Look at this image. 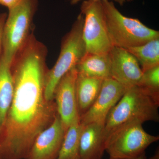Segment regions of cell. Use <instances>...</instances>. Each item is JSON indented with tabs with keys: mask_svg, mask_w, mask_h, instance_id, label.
I'll return each mask as SVG.
<instances>
[{
	"mask_svg": "<svg viewBox=\"0 0 159 159\" xmlns=\"http://www.w3.org/2000/svg\"><path fill=\"white\" fill-rule=\"evenodd\" d=\"M78 74L87 77L104 80L111 77L109 53H86L76 66Z\"/></svg>",
	"mask_w": 159,
	"mask_h": 159,
	"instance_id": "cell-14",
	"label": "cell"
},
{
	"mask_svg": "<svg viewBox=\"0 0 159 159\" xmlns=\"http://www.w3.org/2000/svg\"><path fill=\"white\" fill-rule=\"evenodd\" d=\"M77 76V71L75 66L60 80L54 92V99L57 113L66 132L71 123L80 117L76 93Z\"/></svg>",
	"mask_w": 159,
	"mask_h": 159,
	"instance_id": "cell-9",
	"label": "cell"
},
{
	"mask_svg": "<svg viewBox=\"0 0 159 159\" xmlns=\"http://www.w3.org/2000/svg\"><path fill=\"white\" fill-rule=\"evenodd\" d=\"M134 159H147L146 155H145V153H143V154L142 155Z\"/></svg>",
	"mask_w": 159,
	"mask_h": 159,
	"instance_id": "cell-23",
	"label": "cell"
},
{
	"mask_svg": "<svg viewBox=\"0 0 159 159\" xmlns=\"http://www.w3.org/2000/svg\"><path fill=\"white\" fill-rule=\"evenodd\" d=\"M20 1V0H0V5L9 9L17 5Z\"/></svg>",
	"mask_w": 159,
	"mask_h": 159,
	"instance_id": "cell-20",
	"label": "cell"
},
{
	"mask_svg": "<svg viewBox=\"0 0 159 159\" xmlns=\"http://www.w3.org/2000/svg\"><path fill=\"white\" fill-rule=\"evenodd\" d=\"M11 65L0 56V133L4 125L6 115L11 105L14 84L11 70Z\"/></svg>",
	"mask_w": 159,
	"mask_h": 159,
	"instance_id": "cell-15",
	"label": "cell"
},
{
	"mask_svg": "<svg viewBox=\"0 0 159 159\" xmlns=\"http://www.w3.org/2000/svg\"><path fill=\"white\" fill-rule=\"evenodd\" d=\"M37 5V0H20L9 9L3 28L2 54L5 60L11 65L31 36Z\"/></svg>",
	"mask_w": 159,
	"mask_h": 159,
	"instance_id": "cell-4",
	"label": "cell"
},
{
	"mask_svg": "<svg viewBox=\"0 0 159 159\" xmlns=\"http://www.w3.org/2000/svg\"><path fill=\"white\" fill-rule=\"evenodd\" d=\"M69 1H70V3L71 5H76V4H77V3L79 2L80 1H82V0H69ZM98 1H102V0H98ZM113 1L118 3V4H119L120 6H122L125 3L132 2L134 0H113Z\"/></svg>",
	"mask_w": 159,
	"mask_h": 159,
	"instance_id": "cell-21",
	"label": "cell"
},
{
	"mask_svg": "<svg viewBox=\"0 0 159 159\" xmlns=\"http://www.w3.org/2000/svg\"><path fill=\"white\" fill-rule=\"evenodd\" d=\"M148 159H159V148L157 149L153 155Z\"/></svg>",
	"mask_w": 159,
	"mask_h": 159,
	"instance_id": "cell-22",
	"label": "cell"
},
{
	"mask_svg": "<svg viewBox=\"0 0 159 159\" xmlns=\"http://www.w3.org/2000/svg\"><path fill=\"white\" fill-rule=\"evenodd\" d=\"M142 122L133 121L122 124L107 138L105 150L110 159H134L143 153L152 144L157 142L159 136L145 131Z\"/></svg>",
	"mask_w": 159,
	"mask_h": 159,
	"instance_id": "cell-6",
	"label": "cell"
},
{
	"mask_svg": "<svg viewBox=\"0 0 159 159\" xmlns=\"http://www.w3.org/2000/svg\"><path fill=\"white\" fill-rule=\"evenodd\" d=\"M107 28L113 47L128 49L159 38V32L145 26L136 18L119 11L112 1L102 0Z\"/></svg>",
	"mask_w": 159,
	"mask_h": 159,
	"instance_id": "cell-3",
	"label": "cell"
},
{
	"mask_svg": "<svg viewBox=\"0 0 159 159\" xmlns=\"http://www.w3.org/2000/svg\"><path fill=\"white\" fill-rule=\"evenodd\" d=\"M66 131L58 114L54 121L37 136L25 159H56Z\"/></svg>",
	"mask_w": 159,
	"mask_h": 159,
	"instance_id": "cell-10",
	"label": "cell"
},
{
	"mask_svg": "<svg viewBox=\"0 0 159 159\" xmlns=\"http://www.w3.org/2000/svg\"><path fill=\"white\" fill-rule=\"evenodd\" d=\"M104 123L83 125L80 139L81 159H101L105 150Z\"/></svg>",
	"mask_w": 159,
	"mask_h": 159,
	"instance_id": "cell-12",
	"label": "cell"
},
{
	"mask_svg": "<svg viewBox=\"0 0 159 159\" xmlns=\"http://www.w3.org/2000/svg\"><path fill=\"white\" fill-rule=\"evenodd\" d=\"M126 89L111 77L102 81L98 97L88 110L80 116L81 125L105 123L110 112L125 93Z\"/></svg>",
	"mask_w": 159,
	"mask_h": 159,
	"instance_id": "cell-8",
	"label": "cell"
},
{
	"mask_svg": "<svg viewBox=\"0 0 159 159\" xmlns=\"http://www.w3.org/2000/svg\"><path fill=\"white\" fill-rule=\"evenodd\" d=\"M159 104L138 85L127 89L106 120L104 131L106 140L115 129L127 122H159Z\"/></svg>",
	"mask_w": 159,
	"mask_h": 159,
	"instance_id": "cell-2",
	"label": "cell"
},
{
	"mask_svg": "<svg viewBox=\"0 0 159 159\" xmlns=\"http://www.w3.org/2000/svg\"><path fill=\"white\" fill-rule=\"evenodd\" d=\"M138 86L159 104V66L143 72Z\"/></svg>",
	"mask_w": 159,
	"mask_h": 159,
	"instance_id": "cell-18",
	"label": "cell"
},
{
	"mask_svg": "<svg viewBox=\"0 0 159 159\" xmlns=\"http://www.w3.org/2000/svg\"><path fill=\"white\" fill-rule=\"evenodd\" d=\"M111 77L125 88L138 85L143 74L138 60L126 49L113 47L109 52Z\"/></svg>",
	"mask_w": 159,
	"mask_h": 159,
	"instance_id": "cell-11",
	"label": "cell"
},
{
	"mask_svg": "<svg viewBox=\"0 0 159 159\" xmlns=\"http://www.w3.org/2000/svg\"><path fill=\"white\" fill-rule=\"evenodd\" d=\"M83 23L84 16L80 13L70 31L63 39L60 53L56 63L46 73L44 95L47 100H54L55 89L60 80L70 70L75 67L86 54L82 37Z\"/></svg>",
	"mask_w": 159,
	"mask_h": 159,
	"instance_id": "cell-5",
	"label": "cell"
},
{
	"mask_svg": "<svg viewBox=\"0 0 159 159\" xmlns=\"http://www.w3.org/2000/svg\"><path fill=\"white\" fill-rule=\"evenodd\" d=\"M47 48L33 35L12 63L14 93L0 133V159H25L57 114L44 95Z\"/></svg>",
	"mask_w": 159,
	"mask_h": 159,
	"instance_id": "cell-1",
	"label": "cell"
},
{
	"mask_svg": "<svg viewBox=\"0 0 159 159\" xmlns=\"http://www.w3.org/2000/svg\"><path fill=\"white\" fill-rule=\"evenodd\" d=\"M82 128L80 117H77L66 131L61 148L56 159H81L80 139Z\"/></svg>",
	"mask_w": 159,
	"mask_h": 159,
	"instance_id": "cell-16",
	"label": "cell"
},
{
	"mask_svg": "<svg viewBox=\"0 0 159 159\" xmlns=\"http://www.w3.org/2000/svg\"><path fill=\"white\" fill-rule=\"evenodd\" d=\"M126 50L136 58L143 72L159 66V38Z\"/></svg>",
	"mask_w": 159,
	"mask_h": 159,
	"instance_id": "cell-17",
	"label": "cell"
},
{
	"mask_svg": "<svg viewBox=\"0 0 159 159\" xmlns=\"http://www.w3.org/2000/svg\"><path fill=\"white\" fill-rule=\"evenodd\" d=\"M80 10L84 16L82 37L86 53H109L113 46L109 37L102 1L84 0Z\"/></svg>",
	"mask_w": 159,
	"mask_h": 159,
	"instance_id": "cell-7",
	"label": "cell"
},
{
	"mask_svg": "<svg viewBox=\"0 0 159 159\" xmlns=\"http://www.w3.org/2000/svg\"><path fill=\"white\" fill-rule=\"evenodd\" d=\"M7 15L6 13H2L0 14V56L2 51V36L3 28Z\"/></svg>",
	"mask_w": 159,
	"mask_h": 159,
	"instance_id": "cell-19",
	"label": "cell"
},
{
	"mask_svg": "<svg viewBox=\"0 0 159 159\" xmlns=\"http://www.w3.org/2000/svg\"><path fill=\"white\" fill-rule=\"evenodd\" d=\"M103 80L78 74L76 93L79 116L85 113L97 99Z\"/></svg>",
	"mask_w": 159,
	"mask_h": 159,
	"instance_id": "cell-13",
	"label": "cell"
}]
</instances>
